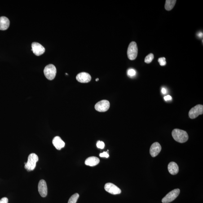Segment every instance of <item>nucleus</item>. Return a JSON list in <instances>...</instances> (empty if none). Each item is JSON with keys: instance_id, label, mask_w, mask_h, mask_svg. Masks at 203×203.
I'll list each match as a JSON object with an SVG mask.
<instances>
[{"instance_id": "f257e3e1", "label": "nucleus", "mask_w": 203, "mask_h": 203, "mask_svg": "<svg viewBox=\"0 0 203 203\" xmlns=\"http://www.w3.org/2000/svg\"><path fill=\"white\" fill-rule=\"evenodd\" d=\"M172 135L174 140L179 143H185L188 139V136L187 133L184 130L178 129H174L173 130Z\"/></svg>"}, {"instance_id": "f03ea898", "label": "nucleus", "mask_w": 203, "mask_h": 203, "mask_svg": "<svg viewBox=\"0 0 203 203\" xmlns=\"http://www.w3.org/2000/svg\"><path fill=\"white\" fill-rule=\"evenodd\" d=\"M38 157L36 154L32 153L28 156V161L24 163V168L28 171H33L36 168V163L38 161Z\"/></svg>"}, {"instance_id": "7ed1b4c3", "label": "nucleus", "mask_w": 203, "mask_h": 203, "mask_svg": "<svg viewBox=\"0 0 203 203\" xmlns=\"http://www.w3.org/2000/svg\"><path fill=\"white\" fill-rule=\"evenodd\" d=\"M44 73L46 78L50 80L55 78L57 73V69L55 66L52 64L46 66L44 70Z\"/></svg>"}, {"instance_id": "20e7f679", "label": "nucleus", "mask_w": 203, "mask_h": 203, "mask_svg": "<svg viewBox=\"0 0 203 203\" xmlns=\"http://www.w3.org/2000/svg\"><path fill=\"white\" fill-rule=\"evenodd\" d=\"M138 47L137 43L134 41L130 43L127 50L128 58L130 60H134L138 55Z\"/></svg>"}, {"instance_id": "39448f33", "label": "nucleus", "mask_w": 203, "mask_h": 203, "mask_svg": "<svg viewBox=\"0 0 203 203\" xmlns=\"http://www.w3.org/2000/svg\"><path fill=\"white\" fill-rule=\"evenodd\" d=\"M180 192L179 189H175L169 193L167 195L163 198L162 202L163 203H169L175 200Z\"/></svg>"}, {"instance_id": "423d86ee", "label": "nucleus", "mask_w": 203, "mask_h": 203, "mask_svg": "<svg viewBox=\"0 0 203 203\" xmlns=\"http://www.w3.org/2000/svg\"><path fill=\"white\" fill-rule=\"evenodd\" d=\"M203 113V106L199 104L191 108L188 114L190 118L194 119Z\"/></svg>"}, {"instance_id": "0eeeda50", "label": "nucleus", "mask_w": 203, "mask_h": 203, "mask_svg": "<svg viewBox=\"0 0 203 203\" xmlns=\"http://www.w3.org/2000/svg\"><path fill=\"white\" fill-rule=\"evenodd\" d=\"M110 102L107 100H103L98 102L95 105V109L100 112H107L109 109Z\"/></svg>"}, {"instance_id": "6e6552de", "label": "nucleus", "mask_w": 203, "mask_h": 203, "mask_svg": "<svg viewBox=\"0 0 203 203\" xmlns=\"http://www.w3.org/2000/svg\"><path fill=\"white\" fill-rule=\"evenodd\" d=\"M104 188L107 192L112 195H118L121 193V190L117 186L112 183H106Z\"/></svg>"}, {"instance_id": "1a4fd4ad", "label": "nucleus", "mask_w": 203, "mask_h": 203, "mask_svg": "<svg viewBox=\"0 0 203 203\" xmlns=\"http://www.w3.org/2000/svg\"><path fill=\"white\" fill-rule=\"evenodd\" d=\"M32 50L35 55L38 56L44 53L45 49L40 44L33 42L32 44Z\"/></svg>"}, {"instance_id": "9d476101", "label": "nucleus", "mask_w": 203, "mask_h": 203, "mask_svg": "<svg viewBox=\"0 0 203 203\" xmlns=\"http://www.w3.org/2000/svg\"><path fill=\"white\" fill-rule=\"evenodd\" d=\"M38 190L40 195L42 197H45L47 194V184L44 180H41L38 184Z\"/></svg>"}, {"instance_id": "9b49d317", "label": "nucleus", "mask_w": 203, "mask_h": 203, "mask_svg": "<svg viewBox=\"0 0 203 203\" xmlns=\"http://www.w3.org/2000/svg\"><path fill=\"white\" fill-rule=\"evenodd\" d=\"M76 79L78 82L85 83L90 82L91 77L89 74L86 72H81L77 75Z\"/></svg>"}, {"instance_id": "f8f14e48", "label": "nucleus", "mask_w": 203, "mask_h": 203, "mask_svg": "<svg viewBox=\"0 0 203 203\" xmlns=\"http://www.w3.org/2000/svg\"><path fill=\"white\" fill-rule=\"evenodd\" d=\"M161 147L160 143L155 142L151 145L150 149V153L152 157H156L161 152Z\"/></svg>"}, {"instance_id": "ddd939ff", "label": "nucleus", "mask_w": 203, "mask_h": 203, "mask_svg": "<svg viewBox=\"0 0 203 203\" xmlns=\"http://www.w3.org/2000/svg\"><path fill=\"white\" fill-rule=\"evenodd\" d=\"M53 145L57 149L60 150L65 146V143L59 136L55 137L52 140Z\"/></svg>"}, {"instance_id": "4468645a", "label": "nucleus", "mask_w": 203, "mask_h": 203, "mask_svg": "<svg viewBox=\"0 0 203 203\" xmlns=\"http://www.w3.org/2000/svg\"><path fill=\"white\" fill-rule=\"evenodd\" d=\"M10 22L8 18L2 16L0 17V30H6L9 28Z\"/></svg>"}, {"instance_id": "2eb2a0df", "label": "nucleus", "mask_w": 203, "mask_h": 203, "mask_svg": "<svg viewBox=\"0 0 203 203\" xmlns=\"http://www.w3.org/2000/svg\"><path fill=\"white\" fill-rule=\"evenodd\" d=\"M100 162V160L98 157L95 156H91L85 160V165L90 166H94L98 165Z\"/></svg>"}, {"instance_id": "dca6fc26", "label": "nucleus", "mask_w": 203, "mask_h": 203, "mask_svg": "<svg viewBox=\"0 0 203 203\" xmlns=\"http://www.w3.org/2000/svg\"><path fill=\"white\" fill-rule=\"evenodd\" d=\"M168 170L171 174L175 175L179 172V167L176 163L171 162L169 163L168 166Z\"/></svg>"}, {"instance_id": "f3484780", "label": "nucleus", "mask_w": 203, "mask_h": 203, "mask_svg": "<svg viewBox=\"0 0 203 203\" xmlns=\"http://www.w3.org/2000/svg\"><path fill=\"white\" fill-rule=\"evenodd\" d=\"M176 0H166L165 1V8L167 11H170L173 8L176 3Z\"/></svg>"}, {"instance_id": "a211bd4d", "label": "nucleus", "mask_w": 203, "mask_h": 203, "mask_svg": "<svg viewBox=\"0 0 203 203\" xmlns=\"http://www.w3.org/2000/svg\"><path fill=\"white\" fill-rule=\"evenodd\" d=\"M80 195L79 194L76 193L73 195L70 198L68 203H76L77 202Z\"/></svg>"}, {"instance_id": "6ab92c4d", "label": "nucleus", "mask_w": 203, "mask_h": 203, "mask_svg": "<svg viewBox=\"0 0 203 203\" xmlns=\"http://www.w3.org/2000/svg\"><path fill=\"white\" fill-rule=\"evenodd\" d=\"M154 59V55L153 54H150L147 55L145 59H144V62L147 64L151 63L153 60Z\"/></svg>"}, {"instance_id": "aec40b11", "label": "nucleus", "mask_w": 203, "mask_h": 203, "mask_svg": "<svg viewBox=\"0 0 203 203\" xmlns=\"http://www.w3.org/2000/svg\"><path fill=\"white\" fill-rule=\"evenodd\" d=\"M158 61L159 63H160V65L161 66H165L166 64L165 58V57L159 58L158 59Z\"/></svg>"}, {"instance_id": "412c9836", "label": "nucleus", "mask_w": 203, "mask_h": 203, "mask_svg": "<svg viewBox=\"0 0 203 203\" xmlns=\"http://www.w3.org/2000/svg\"><path fill=\"white\" fill-rule=\"evenodd\" d=\"M96 146L98 148L103 149L104 148L105 143L103 142L98 141L97 143Z\"/></svg>"}, {"instance_id": "4be33fe9", "label": "nucleus", "mask_w": 203, "mask_h": 203, "mask_svg": "<svg viewBox=\"0 0 203 203\" xmlns=\"http://www.w3.org/2000/svg\"><path fill=\"white\" fill-rule=\"evenodd\" d=\"M128 75L130 77H133L135 76L136 74V72L134 69H130L129 70L128 72Z\"/></svg>"}, {"instance_id": "5701e85b", "label": "nucleus", "mask_w": 203, "mask_h": 203, "mask_svg": "<svg viewBox=\"0 0 203 203\" xmlns=\"http://www.w3.org/2000/svg\"><path fill=\"white\" fill-rule=\"evenodd\" d=\"M101 157H105L106 158H108L109 157V155L108 153H107V152H104L103 153H100V155H99Z\"/></svg>"}, {"instance_id": "b1692460", "label": "nucleus", "mask_w": 203, "mask_h": 203, "mask_svg": "<svg viewBox=\"0 0 203 203\" xmlns=\"http://www.w3.org/2000/svg\"><path fill=\"white\" fill-rule=\"evenodd\" d=\"M8 199L7 198L4 197L0 200V203H8Z\"/></svg>"}, {"instance_id": "393cba45", "label": "nucleus", "mask_w": 203, "mask_h": 203, "mask_svg": "<svg viewBox=\"0 0 203 203\" xmlns=\"http://www.w3.org/2000/svg\"><path fill=\"white\" fill-rule=\"evenodd\" d=\"M164 99L165 100L167 101L171 100H172V97L170 95H167L166 96H165Z\"/></svg>"}, {"instance_id": "a878e982", "label": "nucleus", "mask_w": 203, "mask_h": 203, "mask_svg": "<svg viewBox=\"0 0 203 203\" xmlns=\"http://www.w3.org/2000/svg\"><path fill=\"white\" fill-rule=\"evenodd\" d=\"M161 92H162V93L163 94H166L167 92V91L166 89L164 88H163L162 90H161Z\"/></svg>"}, {"instance_id": "bb28decb", "label": "nucleus", "mask_w": 203, "mask_h": 203, "mask_svg": "<svg viewBox=\"0 0 203 203\" xmlns=\"http://www.w3.org/2000/svg\"><path fill=\"white\" fill-rule=\"evenodd\" d=\"M197 36L200 38H202L203 37V33H202V32H200V33H198Z\"/></svg>"}, {"instance_id": "cd10ccee", "label": "nucleus", "mask_w": 203, "mask_h": 203, "mask_svg": "<svg viewBox=\"0 0 203 203\" xmlns=\"http://www.w3.org/2000/svg\"><path fill=\"white\" fill-rule=\"evenodd\" d=\"M99 78H97L96 79V81H99Z\"/></svg>"}]
</instances>
